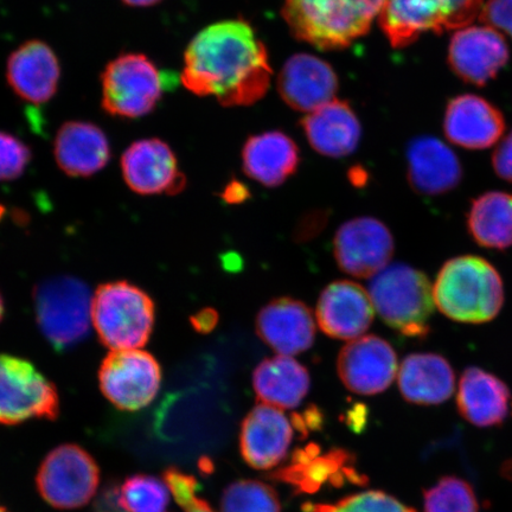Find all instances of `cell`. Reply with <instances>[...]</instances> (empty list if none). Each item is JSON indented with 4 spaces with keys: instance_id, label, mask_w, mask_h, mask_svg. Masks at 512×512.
<instances>
[{
    "instance_id": "cell-1",
    "label": "cell",
    "mask_w": 512,
    "mask_h": 512,
    "mask_svg": "<svg viewBox=\"0 0 512 512\" xmlns=\"http://www.w3.org/2000/svg\"><path fill=\"white\" fill-rule=\"evenodd\" d=\"M272 76L267 48L252 25L229 19L192 38L179 79L192 94L214 96L224 107H240L264 98Z\"/></svg>"
},
{
    "instance_id": "cell-2",
    "label": "cell",
    "mask_w": 512,
    "mask_h": 512,
    "mask_svg": "<svg viewBox=\"0 0 512 512\" xmlns=\"http://www.w3.org/2000/svg\"><path fill=\"white\" fill-rule=\"evenodd\" d=\"M433 294L439 311L463 324L491 322L505 302L501 273L478 255H460L446 261L435 280Z\"/></svg>"
},
{
    "instance_id": "cell-3",
    "label": "cell",
    "mask_w": 512,
    "mask_h": 512,
    "mask_svg": "<svg viewBox=\"0 0 512 512\" xmlns=\"http://www.w3.org/2000/svg\"><path fill=\"white\" fill-rule=\"evenodd\" d=\"M387 0H285L283 17L297 40L341 50L368 34Z\"/></svg>"
},
{
    "instance_id": "cell-4",
    "label": "cell",
    "mask_w": 512,
    "mask_h": 512,
    "mask_svg": "<svg viewBox=\"0 0 512 512\" xmlns=\"http://www.w3.org/2000/svg\"><path fill=\"white\" fill-rule=\"evenodd\" d=\"M369 296L390 328L412 338L430 334L435 302L424 272L405 264L390 265L371 279Z\"/></svg>"
},
{
    "instance_id": "cell-5",
    "label": "cell",
    "mask_w": 512,
    "mask_h": 512,
    "mask_svg": "<svg viewBox=\"0 0 512 512\" xmlns=\"http://www.w3.org/2000/svg\"><path fill=\"white\" fill-rule=\"evenodd\" d=\"M169 86L170 76L150 57L126 53L108 63L101 75V105L112 117L143 118L156 110Z\"/></svg>"
},
{
    "instance_id": "cell-6",
    "label": "cell",
    "mask_w": 512,
    "mask_h": 512,
    "mask_svg": "<svg viewBox=\"0 0 512 512\" xmlns=\"http://www.w3.org/2000/svg\"><path fill=\"white\" fill-rule=\"evenodd\" d=\"M92 319L101 342L112 351L142 348L155 324V304L139 287L115 281L93 298Z\"/></svg>"
},
{
    "instance_id": "cell-7",
    "label": "cell",
    "mask_w": 512,
    "mask_h": 512,
    "mask_svg": "<svg viewBox=\"0 0 512 512\" xmlns=\"http://www.w3.org/2000/svg\"><path fill=\"white\" fill-rule=\"evenodd\" d=\"M483 6L484 0H387L379 24L393 48H406L426 32L466 28Z\"/></svg>"
},
{
    "instance_id": "cell-8",
    "label": "cell",
    "mask_w": 512,
    "mask_h": 512,
    "mask_svg": "<svg viewBox=\"0 0 512 512\" xmlns=\"http://www.w3.org/2000/svg\"><path fill=\"white\" fill-rule=\"evenodd\" d=\"M37 322L56 350L82 342L91 329L93 298L83 281L67 277L50 278L36 287Z\"/></svg>"
},
{
    "instance_id": "cell-9",
    "label": "cell",
    "mask_w": 512,
    "mask_h": 512,
    "mask_svg": "<svg viewBox=\"0 0 512 512\" xmlns=\"http://www.w3.org/2000/svg\"><path fill=\"white\" fill-rule=\"evenodd\" d=\"M36 484L38 492L51 507L78 509L91 501L99 488V466L82 447L62 445L43 460Z\"/></svg>"
},
{
    "instance_id": "cell-10",
    "label": "cell",
    "mask_w": 512,
    "mask_h": 512,
    "mask_svg": "<svg viewBox=\"0 0 512 512\" xmlns=\"http://www.w3.org/2000/svg\"><path fill=\"white\" fill-rule=\"evenodd\" d=\"M59 395L53 383L22 358L0 355V425L31 419L54 420Z\"/></svg>"
},
{
    "instance_id": "cell-11",
    "label": "cell",
    "mask_w": 512,
    "mask_h": 512,
    "mask_svg": "<svg viewBox=\"0 0 512 512\" xmlns=\"http://www.w3.org/2000/svg\"><path fill=\"white\" fill-rule=\"evenodd\" d=\"M99 381L106 399L121 411L136 412L155 400L162 369L149 352L117 350L101 364Z\"/></svg>"
},
{
    "instance_id": "cell-12",
    "label": "cell",
    "mask_w": 512,
    "mask_h": 512,
    "mask_svg": "<svg viewBox=\"0 0 512 512\" xmlns=\"http://www.w3.org/2000/svg\"><path fill=\"white\" fill-rule=\"evenodd\" d=\"M394 239L386 226L374 217H357L342 224L334 240L337 264L356 278L375 277L392 260Z\"/></svg>"
},
{
    "instance_id": "cell-13",
    "label": "cell",
    "mask_w": 512,
    "mask_h": 512,
    "mask_svg": "<svg viewBox=\"0 0 512 512\" xmlns=\"http://www.w3.org/2000/svg\"><path fill=\"white\" fill-rule=\"evenodd\" d=\"M127 187L139 195H176L187 185L169 144L158 138L137 140L120 159Z\"/></svg>"
},
{
    "instance_id": "cell-14",
    "label": "cell",
    "mask_w": 512,
    "mask_h": 512,
    "mask_svg": "<svg viewBox=\"0 0 512 512\" xmlns=\"http://www.w3.org/2000/svg\"><path fill=\"white\" fill-rule=\"evenodd\" d=\"M338 375L345 387L360 395H375L390 387L398 371V357L387 341L374 335L345 345L339 352Z\"/></svg>"
},
{
    "instance_id": "cell-15",
    "label": "cell",
    "mask_w": 512,
    "mask_h": 512,
    "mask_svg": "<svg viewBox=\"0 0 512 512\" xmlns=\"http://www.w3.org/2000/svg\"><path fill=\"white\" fill-rule=\"evenodd\" d=\"M504 37L490 27L458 30L448 46L447 61L452 72L477 87L488 85L509 61Z\"/></svg>"
},
{
    "instance_id": "cell-16",
    "label": "cell",
    "mask_w": 512,
    "mask_h": 512,
    "mask_svg": "<svg viewBox=\"0 0 512 512\" xmlns=\"http://www.w3.org/2000/svg\"><path fill=\"white\" fill-rule=\"evenodd\" d=\"M61 64L46 42L31 40L12 51L6 64V80L18 96L30 105L47 104L57 93Z\"/></svg>"
},
{
    "instance_id": "cell-17",
    "label": "cell",
    "mask_w": 512,
    "mask_h": 512,
    "mask_svg": "<svg viewBox=\"0 0 512 512\" xmlns=\"http://www.w3.org/2000/svg\"><path fill=\"white\" fill-rule=\"evenodd\" d=\"M278 91L294 111L312 113L334 101L337 74L330 64L311 54L290 57L278 75Z\"/></svg>"
},
{
    "instance_id": "cell-18",
    "label": "cell",
    "mask_w": 512,
    "mask_h": 512,
    "mask_svg": "<svg viewBox=\"0 0 512 512\" xmlns=\"http://www.w3.org/2000/svg\"><path fill=\"white\" fill-rule=\"evenodd\" d=\"M375 307L364 288L349 280H338L324 288L317 304L319 328L326 335L351 341L373 324Z\"/></svg>"
},
{
    "instance_id": "cell-19",
    "label": "cell",
    "mask_w": 512,
    "mask_h": 512,
    "mask_svg": "<svg viewBox=\"0 0 512 512\" xmlns=\"http://www.w3.org/2000/svg\"><path fill=\"white\" fill-rule=\"evenodd\" d=\"M293 440V426L280 409L256 406L243 420L240 450L243 459L256 470H268L286 457Z\"/></svg>"
},
{
    "instance_id": "cell-20",
    "label": "cell",
    "mask_w": 512,
    "mask_h": 512,
    "mask_svg": "<svg viewBox=\"0 0 512 512\" xmlns=\"http://www.w3.org/2000/svg\"><path fill=\"white\" fill-rule=\"evenodd\" d=\"M256 332L278 354L291 357L312 347L316 323L304 303L292 298H278L260 310L256 317Z\"/></svg>"
},
{
    "instance_id": "cell-21",
    "label": "cell",
    "mask_w": 512,
    "mask_h": 512,
    "mask_svg": "<svg viewBox=\"0 0 512 512\" xmlns=\"http://www.w3.org/2000/svg\"><path fill=\"white\" fill-rule=\"evenodd\" d=\"M445 136L467 150H484L495 145L505 131L501 111L478 95L464 94L448 102L444 119Z\"/></svg>"
},
{
    "instance_id": "cell-22",
    "label": "cell",
    "mask_w": 512,
    "mask_h": 512,
    "mask_svg": "<svg viewBox=\"0 0 512 512\" xmlns=\"http://www.w3.org/2000/svg\"><path fill=\"white\" fill-rule=\"evenodd\" d=\"M407 164L408 182L420 195H445L462 183L463 166L459 158L438 138H414L408 145Z\"/></svg>"
},
{
    "instance_id": "cell-23",
    "label": "cell",
    "mask_w": 512,
    "mask_h": 512,
    "mask_svg": "<svg viewBox=\"0 0 512 512\" xmlns=\"http://www.w3.org/2000/svg\"><path fill=\"white\" fill-rule=\"evenodd\" d=\"M351 465L349 452L335 448L320 454L319 446L311 444L294 453L292 462L271 478L292 486L296 494H313L326 483L341 486L345 479L362 484V476Z\"/></svg>"
},
{
    "instance_id": "cell-24",
    "label": "cell",
    "mask_w": 512,
    "mask_h": 512,
    "mask_svg": "<svg viewBox=\"0 0 512 512\" xmlns=\"http://www.w3.org/2000/svg\"><path fill=\"white\" fill-rule=\"evenodd\" d=\"M54 156L64 174L75 178L91 177L110 162V140L99 126L87 121H68L57 131Z\"/></svg>"
},
{
    "instance_id": "cell-25",
    "label": "cell",
    "mask_w": 512,
    "mask_h": 512,
    "mask_svg": "<svg viewBox=\"0 0 512 512\" xmlns=\"http://www.w3.org/2000/svg\"><path fill=\"white\" fill-rule=\"evenodd\" d=\"M508 384L490 371L469 367L460 376L457 407L462 418L479 428L503 425L510 408Z\"/></svg>"
},
{
    "instance_id": "cell-26",
    "label": "cell",
    "mask_w": 512,
    "mask_h": 512,
    "mask_svg": "<svg viewBox=\"0 0 512 512\" xmlns=\"http://www.w3.org/2000/svg\"><path fill=\"white\" fill-rule=\"evenodd\" d=\"M307 142L320 155L330 158L350 156L360 144L362 127L348 102H329L302 120Z\"/></svg>"
},
{
    "instance_id": "cell-27",
    "label": "cell",
    "mask_w": 512,
    "mask_h": 512,
    "mask_svg": "<svg viewBox=\"0 0 512 512\" xmlns=\"http://www.w3.org/2000/svg\"><path fill=\"white\" fill-rule=\"evenodd\" d=\"M299 163L297 144L283 132L256 134L243 146V171L268 188L285 183L297 171Z\"/></svg>"
},
{
    "instance_id": "cell-28",
    "label": "cell",
    "mask_w": 512,
    "mask_h": 512,
    "mask_svg": "<svg viewBox=\"0 0 512 512\" xmlns=\"http://www.w3.org/2000/svg\"><path fill=\"white\" fill-rule=\"evenodd\" d=\"M399 387L403 398L414 405H440L453 395L456 374L444 356L412 354L401 363Z\"/></svg>"
},
{
    "instance_id": "cell-29",
    "label": "cell",
    "mask_w": 512,
    "mask_h": 512,
    "mask_svg": "<svg viewBox=\"0 0 512 512\" xmlns=\"http://www.w3.org/2000/svg\"><path fill=\"white\" fill-rule=\"evenodd\" d=\"M256 398L264 405L281 409L297 408L309 393L310 374L290 356H275L262 361L254 370Z\"/></svg>"
},
{
    "instance_id": "cell-30",
    "label": "cell",
    "mask_w": 512,
    "mask_h": 512,
    "mask_svg": "<svg viewBox=\"0 0 512 512\" xmlns=\"http://www.w3.org/2000/svg\"><path fill=\"white\" fill-rule=\"evenodd\" d=\"M466 229L480 247L498 252L512 248V194L488 191L473 198L466 213Z\"/></svg>"
},
{
    "instance_id": "cell-31",
    "label": "cell",
    "mask_w": 512,
    "mask_h": 512,
    "mask_svg": "<svg viewBox=\"0 0 512 512\" xmlns=\"http://www.w3.org/2000/svg\"><path fill=\"white\" fill-rule=\"evenodd\" d=\"M221 512H281L277 492L259 480H238L224 490Z\"/></svg>"
},
{
    "instance_id": "cell-32",
    "label": "cell",
    "mask_w": 512,
    "mask_h": 512,
    "mask_svg": "<svg viewBox=\"0 0 512 512\" xmlns=\"http://www.w3.org/2000/svg\"><path fill=\"white\" fill-rule=\"evenodd\" d=\"M425 512H479L475 490L465 479L456 476L440 478L424 492Z\"/></svg>"
},
{
    "instance_id": "cell-33",
    "label": "cell",
    "mask_w": 512,
    "mask_h": 512,
    "mask_svg": "<svg viewBox=\"0 0 512 512\" xmlns=\"http://www.w3.org/2000/svg\"><path fill=\"white\" fill-rule=\"evenodd\" d=\"M121 498L127 512H165L170 503V490L155 476L134 475L121 485Z\"/></svg>"
},
{
    "instance_id": "cell-34",
    "label": "cell",
    "mask_w": 512,
    "mask_h": 512,
    "mask_svg": "<svg viewBox=\"0 0 512 512\" xmlns=\"http://www.w3.org/2000/svg\"><path fill=\"white\" fill-rule=\"evenodd\" d=\"M304 512H416L382 491H366L342 499L335 505L306 504Z\"/></svg>"
},
{
    "instance_id": "cell-35",
    "label": "cell",
    "mask_w": 512,
    "mask_h": 512,
    "mask_svg": "<svg viewBox=\"0 0 512 512\" xmlns=\"http://www.w3.org/2000/svg\"><path fill=\"white\" fill-rule=\"evenodd\" d=\"M30 162V147L12 134L0 131V182L15 181Z\"/></svg>"
},
{
    "instance_id": "cell-36",
    "label": "cell",
    "mask_w": 512,
    "mask_h": 512,
    "mask_svg": "<svg viewBox=\"0 0 512 512\" xmlns=\"http://www.w3.org/2000/svg\"><path fill=\"white\" fill-rule=\"evenodd\" d=\"M486 27L507 32L512 38V0H488L479 15Z\"/></svg>"
},
{
    "instance_id": "cell-37",
    "label": "cell",
    "mask_w": 512,
    "mask_h": 512,
    "mask_svg": "<svg viewBox=\"0 0 512 512\" xmlns=\"http://www.w3.org/2000/svg\"><path fill=\"white\" fill-rule=\"evenodd\" d=\"M492 166L499 178L512 183V131L496 147Z\"/></svg>"
},
{
    "instance_id": "cell-38",
    "label": "cell",
    "mask_w": 512,
    "mask_h": 512,
    "mask_svg": "<svg viewBox=\"0 0 512 512\" xmlns=\"http://www.w3.org/2000/svg\"><path fill=\"white\" fill-rule=\"evenodd\" d=\"M94 512H127L121 498V486L117 482L107 483L94 502Z\"/></svg>"
},
{
    "instance_id": "cell-39",
    "label": "cell",
    "mask_w": 512,
    "mask_h": 512,
    "mask_svg": "<svg viewBox=\"0 0 512 512\" xmlns=\"http://www.w3.org/2000/svg\"><path fill=\"white\" fill-rule=\"evenodd\" d=\"M217 312L211 309H206L198 313L195 317L191 318L192 325L200 332H209L215 328L217 323Z\"/></svg>"
},
{
    "instance_id": "cell-40",
    "label": "cell",
    "mask_w": 512,
    "mask_h": 512,
    "mask_svg": "<svg viewBox=\"0 0 512 512\" xmlns=\"http://www.w3.org/2000/svg\"><path fill=\"white\" fill-rule=\"evenodd\" d=\"M185 512H215L211 509L210 504L201 496H194L188 499L187 502L179 505Z\"/></svg>"
},
{
    "instance_id": "cell-41",
    "label": "cell",
    "mask_w": 512,
    "mask_h": 512,
    "mask_svg": "<svg viewBox=\"0 0 512 512\" xmlns=\"http://www.w3.org/2000/svg\"><path fill=\"white\" fill-rule=\"evenodd\" d=\"M245 188H239V184L229 185L226 191H224L223 198L229 203H238L246 198Z\"/></svg>"
},
{
    "instance_id": "cell-42",
    "label": "cell",
    "mask_w": 512,
    "mask_h": 512,
    "mask_svg": "<svg viewBox=\"0 0 512 512\" xmlns=\"http://www.w3.org/2000/svg\"><path fill=\"white\" fill-rule=\"evenodd\" d=\"M121 2L130 6V8L144 9L162 3L163 0H121Z\"/></svg>"
},
{
    "instance_id": "cell-43",
    "label": "cell",
    "mask_w": 512,
    "mask_h": 512,
    "mask_svg": "<svg viewBox=\"0 0 512 512\" xmlns=\"http://www.w3.org/2000/svg\"><path fill=\"white\" fill-rule=\"evenodd\" d=\"M503 475L509 479H512V459L503 465Z\"/></svg>"
},
{
    "instance_id": "cell-44",
    "label": "cell",
    "mask_w": 512,
    "mask_h": 512,
    "mask_svg": "<svg viewBox=\"0 0 512 512\" xmlns=\"http://www.w3.org/2000/svg\"><path fill=\"white\" fill-rule=\"evenodd\" d=\"M4 315V302L2 296H0V320H2Z\"/></svg>"
},
{
    "instance_id": "cell-45",
    "label": "cell",
    "mask_w": 512,
    "mask_h": 512,
    "mask_svg": "<svg viewBox=\"0 0 512 512\" xmlns=\"http://www.w3.org/2000/svg\"><path fill=\"white\" fill-rule=\"evenodd\" d=\"M0 512H10L8 510H6L2 504H0Z\"/></svg>"
}]
</instances>
